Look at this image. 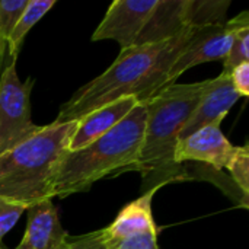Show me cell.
Listing matches in <instances>:
<instances>
[{"label":"cell","mask_w":249,"mask_h":249,"mask_svg":"<svg viewBox=\"0 0 249 249\" xmlns=\"http://www.w3.org/2000/svg\"><path fill=\"white\" fill-rule=\"evenodd\" d=\"M193 32L194 28H187L168 41L120 51L115 61L102 74L79 88L61 105L54 123L80 121L95 109L124 98L146 102L169 86V71Z\"/></svg>","instance_id":"obj_1"},{"label":"cell","mask_w":249,"mask_h":249,"mask_svg":"<svg viewBox=\"0 0 249 249\" xmlns=\"http://www.w3.org/2000/svg\"><path fill=\"white\" fill-rule=\"evenodd\" d=\"M207 85L209 79L196 83H174L143 102L147 114L140 158L134 168L142 174V194L191 179L185 166L175 162V149L181 130Z\"/></svg>","instance_id":"obj_2"},{"label":"cell","mask_w":249,"mask_h":249,"mask_svg":"<svg viewBox=\"0 0 249 249\" xmlns=\"http://www.w3.org/2000/svg\"><path fill=\"white\" fill-rule=\"evenodd\" d=\"M77 121L42 125L31 139L0 155V200L29 206L54 198L60 162Z\"/></svg>","instance_id":"obj_3"},{"label":"cell","mask_w":249,"mask_h":249,"mask_svg":"<svg viewBox=\"0 0 249 249\" xmlns=\"http://www.w3.org/2000/svg\"><path fill=\"white\" fill-rule=\"evenodd\" d=\"M146 105L139 104L121 123L90 144L66 152L54 182V197L88 191L109 175L134 171L144 134Z\"/></svg>","instance_id":"obj_4"},{"label":"cell","mask_w":249,"mask_h":249,"mask_svg":"<svg viewBox=\"0 0 249 249\" xmlns=\"http://www.w3.org/2000/svg\"><path fill=\"white\" fill-rule=\"evenodd\" d=\"M34 79L19 80L16 61H9L0 76V155L35 136L42 125L31 118Z\"/></svg>","instance_id":"obj_5"},{"label":"cell","mask_w":249,"mask_h":249,"mask_svg":"<svg viewBox=\"0 0 249 249\" xmlns=\"http://www.w3.org/2000/svg\"><path fill=\"white\" fill-rule=\"evenodd\" d=\"M244 26H249L248 10L241 12L238 16L220 25L194 28L188 44L169 71L168 83H177L181 74L198 64L209 61H225L231 51L235 32Z\"/></svg>","instance_id":"obj_6"},{"label":"cell","mask_w":249,"mask_h":249,"mask_svg":"<svg viewBox=\"0 0 249 249\" xmlns=\"http://www.w3.org/2000/svg\"><path fill=\"white\" fill-rule=\"evenodd\" d=\"M156 3L158 0H114L90 39H114L121 51L134 48Z\"/></svg>","instance_id":"obj_7"},{"label":"cell","mask_w":249,"mask_h":249,"mask_svg":"<svg viewBox=\"0 0 249 249\" xmlns=\"http://www.w3.org/2000/svg\"><path fill=\"white\" fill-rule=\"evenodd\" d=\"M236 147L238 146H233L222 133L220 125H207L178 142L175 162L184 166L185 163L196 162L220 172L226 171Z\"/></svg>","instance_id":"obj_8"},{"label":"cell","mask_w":249,"mask_h":249,"mask_svg":"<svg viewBox=\"0 0 249 249\" xmlns=\"http://www.w3.org/2000/svg\"><path fill=\"white\" fill-rule=\"evenodd\" d=\"M241 96L235 92L231 76L220 73L214 79H209V85L201 95L196 109L187 120L181 130L179 140H184L194 131L207 125H220L231 108L238 102Z\"/></svg>","instance_id":"obj_9"},{"label":"cell","mask_w":249,"mask_h":249,"mask_svg":"<svg viewBox=\"0 0 249 249\" xmlns=\"http://www.w3.org/2000/svg\"><path fill=\"white\" fill-rule=\"evenodd\" d=\"M28 223L20 244L15 249H60L67 232L63 229L53 200L35 203L26 209Z\"/></svg>","instance_id":"obj_10"},{"label":"cell","mask_w":249,"mask_h":249,"mask_svg":"<svg viewBox=\"0 0 249 249\" xmlns=\"http://www.w3.org/2000/svg\"><path fill=\"white\" fill-rule=\"evenodd\" d=\"M156 193V190L143 193L137 200L125 204L120 210L114 222L109 226L101 229L102 242L109 244L144 233L159 232L152 212V200Z\"/></svg>","instance_id":"obj_11"},{"label":"cell","mask_w":249,"mask_h":249,"mask_svg":"<svg viewBox=\"0 0 249 249\" xmlns=\"http://www.w3.org/2000/svg\"><path fill=\"white\" fill-rule=\"evenodd\" d=\"M139 104L140 102L136 98H124L101 107L83 117L80 121H77V127L70 137L69 152L79 150L108 133L118 123H121Z\"/></svg>","instance_id":"obj_12"},{"label":"cell","mask_w":249,"mask_h":249,"mask_svg":"<svg viewBox=\"0 0 249 249\" xmlns=\"http://www.w3.org/2000/svg\"><path fill=\"white\" fill-rule=\"evenodd\" d=\"M184 7L185 0H158L134 48L168 41L185 31Z\"/></svg>","instance_id":"obj_13"},{"label":"cell","mask_w":249,"mask_h":249,"mask_svg":"<svg viewBox=\"0 0 249 249\" xmlns=\"http://www.w3.org/2000/svg\"><path fill=\"white\" fill-rule=\"evenodd\" d=\"M55 4V0H29L22 15L19 16L10 36L7 41V63L16 61L18 55L22 50L25 36L38 23L44 15Z\"/></svg>","instance_id":"obj_14"},{"label":"cell","mask_w":249,"mask_h":249,"mask_svg":"<svg viewBox=\"0 0 249 249\" xmlns=\"http://www.w3.org/2000/svg\"><path fill=\"white\" fill-rule=\"evenodd\" d=\"M229 0H185V25L188 28H204L225 23Z\"/></svg>","instance_id":"obj_15"},{"label":"cell","mask_w":249,"mask_h":249,"mask_svg":"<svg viewBox=\"0 0 249 249\" xmlns=\"http://www.w3.org/2000/svg\"><path fill=\"white\" fill-rule=\"evenodd\" d=\"M29 0H0V76L7 64L9 36Z\"/></svg>","instance_id":"obj_16"},{"label":"cell","mask_w":249,"mask_h":249,"mask_svg":"<svg viewBox=\"0 0 249 249\" xmlns=\"http://www.w3.org/2000/svg\"><path fill=\"white\" fill-rule=\"evenodd\" d=\"M226 171L233 185L241 191L244 200L249 198V149L248 144L238 146Z\"/></svg>","instance_id":"obj_17"},{"label":"cell","mask_w":249,"mask_h":249,"mask_svg":"<svg viewBox=\"0 0 249 249\" xmlns=\"http://www.w3.org/2000/svg\"><path fill=\"white\" fill-rule=\"evenodd\" d=\"M242 63H249V26H244L235 32L231 51L223 61L222 73L229 74L236 66Z\"/></svg>","instance_id":"obj_18"},{"label":"cell","mask_w":249,"mask_h":249,"mask_svg":"<svg viewBox=\"0 0 249 249\" xmlns=\"http://www.w3.org/2000/svg\"><path fill=\"white\" fill-rule=\"evenodd\" d=\"M25 212L26 209L22 206L0 200V249L6 248L1 244L3 238L6 236V233H9L13 229V226L19 222V219Z\"/></svg>","instance_id":"obj_19"},{"label":"cell","mask_w":249,"mask_h":249,"mask_svg":"<svg viewBox=\"0 0 249 249\" xmlns=\"http://www.w3.org/2000/svg\"><path fill=\"white\" fill-rule=\"evenodd\" d=\"M60 249H105L101 238V229L77 236L67 235L63 247Z\"/></svg>","instance_id":"obj_20"},{"label":"cell","mask_w":249,"mask_h":249,"mask_svg":"<svg viewBox=\"0 0 249 249\" xmlns=\"http://www.w3.org/2000/svg\"><path fill=\"white\" fill-rule=\"evenodd\" d=\"M231 82L235 89V92L239 96H248L249 95V63H242L236 66L231 73Z\"/></svg>","instance_id":"obj_21"},{"label":"cell","mask_w":249,"mask_h":249,"mask_svg":"<svg viewBox=\"0 0 249 249\" xmlns=\"http://www.w3.org/2000/svg\"><path fill=\"white\" fill-rule=\"evenodd\" d=\"M4 249H7V248H4Z\"/></svg>","instance_id":"obj_22"}]
</instances>
